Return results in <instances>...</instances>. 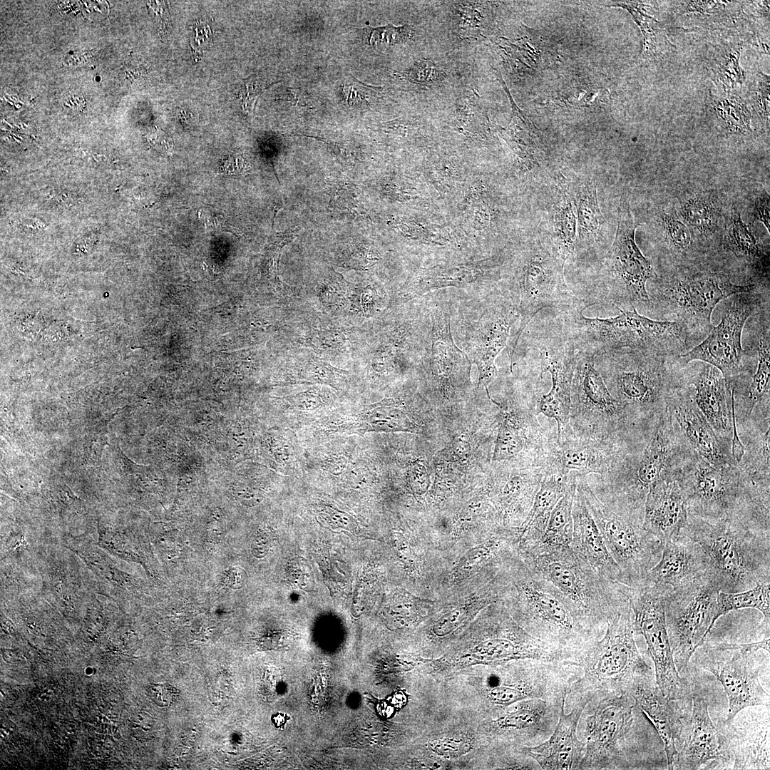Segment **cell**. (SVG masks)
<instances>
[{
    "label": "cell",
    "instance_id": "836d02e7",
    "mask_svg": "<svg viewBox=\"0 0 770 770\" xmlns=\"http://www.w3.org/2000/svg\"><path fill=\"white\" fill-rule=\"evenodd\" d=\"M576 486L577 475L574 473L565 493L551 512L540 543L530 550L526 552L520 550L521 552L530 555H536L570 545L573 531L572 509Z\"/></svg>",
    "mask_w": 770,
    "mask_h": 770
},
{
    "label": "cell",
    "instance_id": "74e56055",
    "mask_svg": "<svg viewBox=\"0 0 770 770\" xmlns=\"http://www.w3.org/2000/svg\"><path fill=\"white\" fill-rule=\"evenodd\" d=\"M770 582H758L754 587L738 592L719 591L714 622L721 616L742 608H754L764 615L765 637H769L770 622Z\"/></svg>",
    "mask_w": 770,
    "mask_h": 770
},
{
    "label": "cell",
    "instance_id": "d590c367",
    "mask_svg": "<svg viewBox=\"0 0 770 770\" xmlns=\"http://www.w3.org/2000/svg\"><path fill=\"white\" fill-rule=\"evenodd\" d=\"M491 264V263H490ZM489 268L456 266L448 269L428 270L416 277L401 294L404 302L418 298L431 290L454 287L458 288L473 283Z\"/></svg>",
    "mask_w": 770,
    "mask_h": 770
},
{
    "label": "cell",
    "instance_id": "7bdbcfd3",
    "mask_svg": "<svg viewBox=\"0 0 770 770\" xmlns=\"http://www.w3.org/2000/svg\"><path fill=\"white\" fill-rule=\"evenodd\" d=\"M396 406L395 399L389 398L368 406L369 421L376 430L417 433L416 428Z\"/></svg>",
    "mask_w": 770,
    "mask_h": 770
},
{
    "label": "cell",
    "instance_id": "f546056e",
    "mask_svg": "<svg viewBox=\"0 0 770 770\" xmlns=\"http://www.w3.org/2000/svg\"><path fill=\"white\" fill-rule=\"evenodd\" d=\"M573 476L574 473L563 477L545 470L530 513L522 526L518 545L520 550L528 551L540 543L551 512L565 493Z\"/></svg>",
    "mask_w": 770,
    "mask_h": 770
},
{
    "label": "cell",
    "instance_id": "ac0fdd59",
    "mask_svg": "<svg viewBox=\"0 0 770 770\" xmlns=\"http://www.w3.org/2000/svg\"><path fill=\"white\" fill-rule=\"evenodd\" d=\"M540 354V374L543 380L545 372L551 376L552 386L546 394L539 395L536 403L537 415L555 420L557 436L570 427L569 414L572 380L577 359V350L564 333L561 324L559 329H551L543 334L538 344Z\"/></svg>",
    "mask_w": 770,
    "mask_h": 770
},
{
    "label": "cell",
    "instance_id": "44dd1931",
    "mask_svg": "<svg viewBox=\"0 0 770 770\" xmlns=\"http://www.w3.org/2000/svg\"><path fill=\"white\" fill-rule=\"evenodd\" d=\"M688 510L681 483V471H674L652 483L646 495L642 526L663 543L687 533Z\"/></svg>",
    "mask_w": 770,
    "mask_h": 770
},
{
    "label": "cell",
    "instance_id": "f6af8a7d",
    "mask_svg": "<svg viewBox=\"0 0 770 770\" xmlns=\"http://www.w3.org/2000/svg\"><path fill=\"white\" fill-rule=\"evenodd\" d=\"M401 76L411 83L432 87L443 83L446 74L435 62L428 58L416 61L401 73Z\"/></svg>",
    "mask_w": 770,
    "mask_h": 770
},
{
    "label": "cell",
    "instance_id": "4316f807",
    "mask_svg": "<svg viewBox=\"0 0 770 770\" xmlns=\"http://www.w3.org/2000/svg\"><path fill=\"white\" fill-rule=\"evenodd\" d=\"M727 724L725 736L734 756L733 769H769V708Z\"/></svg>",
    "mask_w": 770,
    "mask_h": 770
},
{
    "label": "cell",
    "instance_id": "f35d334b",
    "mask_svg": "<svg viewBox=\"0 0 770 770\" xmlns=\"http://www.w3.org/2000/svg\"><path fill=\"white\" fill-rule=\"evenodd\" d=\"M491 6L484 1H455L451 16L453 29L466 38L483 36L492 19Z\"/></svg>",
    "mask_w": 770,
    "mask_h": 770
},
{
    "label": "cell",
    "instance_id": "277c9868",
    "mask_svg": "<svg viewBox=\"0 0 770 770\" xmlns=\"http://www.w3.org/2000/svg\"><path fill=\"white\" fill-rule=\"evenodd\" d=\"M518 566L513 575L515 596L511 603L515 619L528 634L574 664L598 639L557 587L530 570L523 559Z\"/></svg>",
    "mask_w": 770,
    "mask_h": 770
},
{
    "label": "cell",
    "instance_id": "9a60e30c",
    "mask_svg": "<svg viewBox=\"0 0 770 770\" xmlns=\"http://www.w3.org/2000/svg\"><path fill=\"white\" fill-rule=\"evenodd\" d=\"M670 587L622 584L621 589L630 605L634 632L643 636L654 662L656 684L668 699L675 702L687 697L689 689L677 670L666 626L664 595Z\"/></svg>",
    "mask_w": 770,
    "mask_h": 770
},
{
    "label": "cell",
    "instance_id": "603a6c76",
    "mask_svg": "<svg viewBox=\"0 0 770 770\" xmlns=\"http://www.w3.org/2000/svg\"><path fill=\"white\" fill-rule=\"evenodd\" d=\"M570 702L571 711L568 714L565 712V702L555 729L548 739L540 744L522 748L527 756L538 763L540 769H579L585 751V742L578 738L577 729L590 699L580 697Z\"/></svg>",
    "mask_w": 770,
    "mask_h": 770
},
{
    "label": "cell",
    "instance_id": "8d00e7d4",
    "mask_svg": "<svg viewBox=\"0 0 770 770\" xmlns=\"http://www.w3.org/2000/svg\"><path fill=\"white\" fill-rule=\"evenodd\" d=\"M727 248L759 274L769 268V255L763 250L737 210L732 211L725 237Z\"/></svg>",
    "mask_w": 770,
    "mask_h": 770
},
{
    "label": "cell",
    "instance_id": "9c48e42d",
    "mask_svg": "<svg viewBox=\"0 0 770 770\" xmlns=\"http://www.w3.org/2000/svg\"><path fill=\"white\" fill-rule=\"evenodd\" d=\"M669 357L622 349L594 357L612 396L625 409L632 424L661 412L674 388L667 366Z\"/></svg>",
    "mask_w": 770,
    "mask_h": 770
},
{
    "label": "cell",
    "instance_id": "f1b7e54d",
    "mask_svg": "<svg viewBox=\"0 0 770 770\" xmlns=\"http://www.w3.org/2000/svg\"><path fill=\"white\" fill-rule=\"evenodd\" d=\"M631 695L662 739L668 769H673L677 756L676 741L681 727V718L671 704L673 701L662 694L656 682L638 687Z\"/></svg>",
    "mask_w": 770,
    "mask_h": 770
},
{
    "label": "cell",
    "instance_id": "11a10c76",
    "mask_svg": "<svg viewBox=\"0 0 770 770\" xmlns=\"http://www.w3.org/2000/svg\"><path fill=\"white\" fill-rule=\"evenodd\" d=\"M286 101L296 106L307 107L309 105L307 93L300 88H289L287 92Z\"/></svg>",
    "mask_w": 770,
    "mask_h": 770
},
{
    "label": "cell",
    "instance_id": "1f68e13d",
    "mask_svg": "<svg viewBox=\"0 0 770 770\" xmlns=\"http://www.w3.org/2000/svg\"><path fill=\"white\" fill-rule=\"evenodd\" d=\"M500 81L510 98L513 110L511 121L505 128L501 130V133L523 164L529 170L535 171L538 175L546 160L547 150L543 135L540 130L525 118L513 101L503 80Z\"/></svg>",
    "mask_w": 770,
    "mask_h": 770
},
{
    "label": "cell",
    "instance_id": "7a4b0ae2",
    "mask_svg": "<svg viewBox=\"0 0 770 770\" xmlns=\"http://www.w3.org/2000/svg\"><path fill=\"white\" fill-rule=\"evenodd\" d=\"M630 602L608 622L604 635L574 664L582 675L570 687V700L585 697L590 702L605 697L630 694L656 682L635 640ZM589 703V704H590Z\"/></svg>",
    "mask_w": 770,
    "mask_h": 770
},
{
    "label": "cell",
    "instance_id": "c3c4849f",
    "mask_svg": "<svg viewBox=\"0 0 770 770\" xmlns=\"http://www.w3.org/2000/svg\"><path fill=\"white\" fill-rule=\"evenodd\" d=\"M662 225L671 245L678 251L686 252L692 245V237L686 225L675 215L663 212Z\"/></svg>",
    "mask_w": 770,
    "mask_h": 770
},
{
    "label": "cell",
    "instance_id": "5bb4252c",
    "mask_svg": "<svg viewBox=\"0 0 770 770\" xmlns=\"http://www.w3.org/2000/svg\"><path fill=\"white\" fill-rule=\"evenodd\" d=\"M754 284H734L725 275L708 271L679 274L664 280L652 294L657 305L674 314L690 334H709L717 305L736 294L755 289Z\"/></svg>",
    "mask_w": 770,
    "mask_h": 770
},
{
    "label": "cell",
    "instance_id": "ffe728a7",
    "mask_svg": "<svg viewBox=\"0 0 770 770\" xmlns=\"http://www.w3.org/2000/svg\"><path fill=\"white\" fill-rule=\"evenodd\" d=\"M706 698L694 695L689 717L681 718L679 750L673 769H699L711 761L728 760L725 736L715 727Z\"/></svg>",
    "mask_w": 770,
    "mask_h": 770
},
{
    "label": "cell",
    "instance_id": "6125c7cd",
    "mask_svg": "<svg viewBox=\"0 0 770 770\" xmlns=\"http://www.w3.org/2000/svg\"><path fill=\"white\" fill-rule=\"evenodd\" d=\"M272 721L274 724L277 727H281L284 722V718L282 714H276L272 717Z\"/></svg>",
    "mask_w": 770,
    "mask_h": 770
},
{
    "label": "cell",
    "instance_id": "cb8c5ba5",
    "mask_svg": "<svg viewBox=\"0 0 770 770\" xmlns=\"http://www.w3.org/2000/svg\"><path fill=\"white\" fill-rule=\"evenodd\" d=\"M622 451L614 444L577 437L570 427L557 437L545 470L563 477L570 473L585 476L598 473L602 476Z\"/></svg>",
    "mask_w": 770,
    "mask_h": 770
},
{
    "label": "cell",
    "instance_id": "60d3db41",
    "mask_svg": "<svg viewBox=\"0 0 770 770\" xmlns=\"http://www.w3.org/2000/svg\"><path fill=\"white\" fill-rule=\"evenodd\" d=\"M770 340L769 324L759 334L757 344V364L749 386L746 401V416L751 414L755 406L769 391L770 379Z\"/></svg>",
    "mask_w": 770,
    "mask_h": 770
},
{
    "label": "cell",
    "instance_id": "f907efd6",
    "mask_svg": "<svg viewBox=\"0 0 770 770\" xmlns=\"http://www.w3.org/2000/svg\"><path fill=\"white\" fill-rule=\"evenodd\" d=\"M568 94H564L563 100L573 106L588 107L594 106L600 101V98L606 97L607 91L605 89L596 88L595 86L583 85L575 86L570 89Z\"/></svg>",
    "mask_w": 770,
    "mask_h": 770
},
{
    "label": "cell",
    "instance_id": "91938a15",
    "mask_svg": "<svg viewBox=\"0 0 770 770\" xmlns=\"http://www.w3.org/2000/svg\"><path fill=\"white\" fill-rule=\"evenodd\" d=\"M15 733V725L10 721L3 722L1 727V734L4 738L9 737Z\"/></svg>",
    "mask_w": 770,
    "mask_h": 770
},
{
    "label": "cell",
    "instance_id": "d6a6232c",
    "mask_svg": "<svg viewBox=\"0 0 770 770\" xmlns=\"http://www.w3.org/2000/svg\"><path fill=\"white\" fill-rule=\"evenodd\" d=\"M568 190L576 213L578 249L590 247L598 240L604 222L595 180L587 177L579 178Z\"/></svg>",
    "mask_w": 770,
    "mask_h": 770
},
{
    "label": "cell",
    "instance_id": "83f0119b",
    "mask_svg": "<svg viewBox=\"0 0 770 770\" xmlns=\"http://www.w3.org/2000/svg\"><path fill=\"white\" fill-rule=\"evenodd\" d=\"M706 569V558L699 545L687 533L664 543L658 563L649 570L650 584L678 586Z\"/></svg>",
    "mask_w": 770,
    "mask_h": 770
},
{
    "label": "cell",
    "instance_id": "3957f363",
    "mask_svg": "<svg viewBox=\"0 0 770 770\" xmlns=\"http://www.w3.org/2000/svg\"><path fill=\"white\" fill-rule=\"evenodd\" d=\"M687 533L701 547L704 572L719 591L738 592L770 582V534L689 513Z\"/></svg>",
    "mask_w": 770,
    "mask_h": 770
},
{
    "label": "cell",
    "instance_id": "2e32d148",
    "mask_svg": "<svg viewBox=\"0 0 770 770\" xmlns=\"http://www.w3.org/2000/svg\"><path fill=\"white\" fill-rule=\"evenodd\" d=\"M759 650L769 652V637L746 644L702 643L695 651L699 664L714 674L725 690L729 702L726 724L745 708L769 706V695L761 685L755 664Z\"/></svg>",
    "mask_w": 770,
    "mask_h": 770
},
{
    "label": "cell",
    "instance_id": "8fae6325",
    "mask_svg": "<svg viewBox=\"0 0 770 770\" xmlns=\"http://www.w3.org/2000/svg\"><path fill=\"white\" fill-rule=\"evenodd\" d=\"M569 425L577 437L620 447L633 425L624 406L607 388L594 357L578 351L571 385Z\"/></svg>",
    "mask_w": 770,
    "mask_h": 770
},
{
    "label": "cell",
    "instance_id": "6da1fadb",
    "mask_svg": "<svg viewBox=\"0 0 770 770\" xmlns=\"http://www.w3.org/2000/svg\"><path fill=\"white\" fill-rule=\"evenodd\" d=\"M576 306L561 311V327L577 351L593 357L629 349L676 357L689 345V332L679 321H657L640 314L635 308L619 309L609 318H590Z\"/></svg>",
    "mask_w": 770,
    "mask_h": 770
},
{
    "label": "cell",
    "instance_id": "ab89813d",
    "mask_svg": "<svg viewBox=\"0 0 770 770\" xmlns=\"http://www.w3.org/2000/svg\"><path fill=\"white\" fill-rule=\"evenodd\" d=\"M67 547L77 554L106 587L123 588L130 582V575L115 566L112 560L91 543L78 542Z\"/></svg>",
    "mask_w": 770,
    "mask_h": 770
},
{
    "label": "cell",
    "instance_id": "7dc6e473",
    "mask_svg": "<svg viewBox=\"0 0 770 770\" xmlns=\"http://www.w3.org/2000/svg\"><path fill=\"white\" fill-rule=\"evenodd\" d=\"M328 192L330 196V205L339 210L346 211L354 216L358 215L359 205L355 199L354 185L342 178L330 179L328 183Z\"/></svg>",
    "mask_w": 770,
    "mask_h": 770
},
{
    "label": "cell",
    "instance_id": "484cf974",
    "mask_svg": "<svg viewBox=\"0 0 770 770\" xmlns=\"http://www.w3.org/2000/svg\"><path fill=\"white\" fill-rule=\"evenodd\" d=\"M572 517L573 531L570 545L571 548L583 557L600 575L610 581L622 584L621 570L609 553L583 494L577 486Z\"/></svg>",
    "mask_w": 770,
    "mask_h": 770
},
{
    "label": "cell",
    "instance_id": "d6986e66",
    "mask_svg": "<svg viewBox=\"0 0 770 770\" xmlns=\"http://www.w3.org/2000/svg\"><path fill=\"white\" fill-rule=\"evenodd\" d=\"M518 318V307L498 297L488 304L468 337L466 351L478 367L477 387H483L489 399L488 386L498 374L496 359L507 345L511 327Z\"/></svg>",
    "mask_w": 770,
    "mask_h": 770
},
{
    "label": "cell",
    "instance_id": "9f6ffc18",
    "mask_svg": "<svg viewBox=\"0 0 770 770\" xmlns=\"http://www.w3.org/2000/svg\"><path fill=\"white\" fill-rule=\"evenodd\" d=\"M163 2L156 1L155 4H150V9H153L157 18L160 19V26L163 33L165 34L169 31L170 26V16L168 9L165 7V4Z\"/></svg>",
    "mask_w": 770,
    "mask_h": 770
},
{
    "label": "cell",
    "instance_id": "b9f144b4",
    "mask_svg": "<svg viewBox=\"0 0 770 770\" xmlns=\"http://www.w3.org/2000/svg\"><path fill=\"white\" fill-rule=\"evenodd\" d=\"M515 43L508 41L503 47L510 63L515 68L526 70H537L543 68L545 57L548 51L545 43L538 39L523 36L515 40Z\"/></svg>",
    "mask_w": 770,
    "mask_h": 770
},
{
    "label": "cell",
    "instance_id": "4fadbf2b",
    "mask_svg": "<svg viewBox=\"0 0 770 770\" xmlns=\"http://www.w3.org/2000/svg\"><path fill=\"white\" fill-rule=\"evenodd\" d=\"M718 592L704 570L664 595L666 626L678 672L687 667L715 623Z\"/></svg>",
    "mask_w": 770,
    "mask_h": 770
},
{
    "label": "cell",
    "instance_id": "e575fe53",
    "mask_svg": "<svg viewBox=\"0 0 770 770\" xmlns=\"http://www.w3.org/2000/svg\"><path fill=\"white\" fill-rule=\"evenodd\" d=\"M42 595L68 612H73L83 596L80 578L58 560H48L42 573Z\"/></svg>",
    "mask_w": 770,
    "mask_h": 770
},
{
    "label": "cell",
    "instance_id": "ba28073f",
    "mask_svg": "<svg viewBox=\"0 0 770 770\" xmlns=\"http://www.w3.org/2000/svg\"><path fill=\"white\" fill-rule=\"evenodd\" d=\"M637 227L630 200L623 194L618 206L615 239L603 260L599 278L595 287L580 299L586 308L611 304L618 309L623 307L622 310H625L650 306L646 285L655 273L635 242Z\"/></svg>",
    "mask_w": 770,
    "mask_h": 770
},
{
    "label": "cell",
    "instance_id": "5b68a950",
    "mask_svg": "<svg viewBox=\"0 0 770 770\" xmlns=\"http://www.w3.org/2000/svg\"><path fill=\"white\" fill-rule=\"evenodd\" d=\"M520 556L530 570L574 605L597 639L604 635L609 620L629 602L621 584L600 575L570 545L536 555L520 551Z\"/></svg>",
    "mask_w": 770,
    "mask_h": 770
},
{
    "label": "cell",
    "instance_id": "7c38bea8",
    "mask_svg": "<svg viewBox=\"0 0 770 770\" xmlns=\"http://www.w3.org/2000/svg\"><path fill=\"white\" fill-rule=\"evenodd\" d=\"M565 265L538 237L530 240L520 254L519 324L508 345L510 371H513L514 353L519 339L531 319L540 310L554 307L562 311L578 305L587 309L567 285L564 277Z\"/></svg>",
    "mask_w": 770,
    "mask_h": 770
},
{
    "label": "cell",
    "instance_id": "681fc988",
    "mask_svg": "<svg viewBox=\"0 0 770 770\" xmlns=\"http://www.w3.org/2000/svg\"><path fill=\"white\" fill-rule=\"evenodd\" d=\"M274 83H276L265 86L261 79L255 75L242 79L237 94L242 110L251 116L259 96Z\"/></svg>",
    "mask_w": 770,
    "mask_h": 770
},
{
    "label": "cell",
    "instance_id": "7402d4cb",
    "mask_svg": "<svg viewBox=\"0 0 770 770\" xmlns=\"http://www.w3.org/2000/svg\"><path fill=\"white\" fill-rule=\"evenodd\" d=\"M666 406L698 456L717 468L736 465L729 444L716 434L690 391L674 387L667 397Z\"/></svg>",
    "mask_w": 770,
    "mask_h": 770
},
{
    "label": "cell",
    "instance_id": "94428289",
    "mask_svg": "<svg viewBox=\"0 0 770 770\" xmlns=\"http://www.w3.org/2000/svg\"><path fill=\"white\" fill-rule=\"evenodd\" d=\"M1 630L6 634H11L15 632V627L14 623L4 617L1 618Z\"/></svg>",
    "mask_w": 770,
    "mask_h": 770
},
{
    "label": "cell",
    "instance_id": "30bf717a",
    "mask_svg": "<svg viewBox=\"0 0 770 770\" xmlns=\"http://www.w3.org/2000/svg\"><path fill=\"white\" fill-rule=\"evenodd\" d=\"M652 433L640 456L622 452L609 471L594 485L595 493L644 513L650 486L673 471L677 442L672 416L665 406L658 414Z\"/></svg>",
    "mask_w": 770,
    "mask_h": 770
},
{
    "label": "cell",
    "instance_id": "816d5d0a",
    "mask_svg": "<svg viewBox=\"0 0 770 770\" xmlns=\"http://www.w3.org/2000/svg\"><path fill=\"white\" fill-rule=\"evenodd\" d=\"M148 692L150 699L161 707L174 704L178 695V691L168 683L151 684L148 687Z\"/></svg>",
    "mask_w": 770,
    "mask_h": 770
},
{
    "label": "cell",
    "instance_id": "f5cc1de1",
    "mask_svg": "<svg viewBox=\"0 0 770 770\" xmlns=\"http://www.w3.org/2000/svg\"><path fill=\"white\" fill-rule=\"evenodd\" d=\"M432 747L438 754L448 756L461 755L468 749L463 742L448 739L435 741Z\"/></svg>",
    "mask_w": 770,
    "mask_h": 770
},
{
    "label": "cell",
    "instance_id": "e0dca14e",
    "mask_svg": "<svg viewBox=\"0 0 770 770\" xmlns=\"http://www.w3.org/2000/svg\"><path fill=\"white\" fill-rule=\"evenodd\" d=\"M760 299L754 291L734 294L720 322L713 327L707 337L692 349L676 358L682 364L700 361L712 365L733 387V382L743 371L744 350L741 337L744 324L759 306Z\"/></svg>",
    "mask_w": 770,
    "mask_h": 770
},
{
    "label": "cell",
    "instance_id": "8992f818",
    "mask_svg": "<svg viewBox=\"0 0 770 770\" xmlns=\"http://www.w3.org/2000/svg\"><path fill=\"white\" fill-rule=\"evenodd\" d=\"M645 714L630 694L596 702L586 719L585 751L579 769H634L645 766Z\"/></svg>",
    "mask_w": 770,
    "mask_h": 770
},
{
    "label": "cell",
    "instance_id": "db71d44e",
    "mask_svg": "<svg viewBox=\"0 0 770 770\" xmlns=\"http://www.w3.org/2000/svg\"><path fill=\"white\" fill-rule=\"evenodd\" d=\"M753 215L754 220L761 222L769 232L770 207L769 195L764 193L756 199Z\"/></svg>",
    "mask_w": 770,
    "mask_h": 770
},
{
    "label": "cell",
    "instance_id": "680465c9",
    "mask_svg": "<svg viewBox=\"0 0 770 770\" xmlns=\"http://www.w3.org/2000/svg\"><path fill=\"white\" fill-rule=\"evenodd\" d=\"M4 659L9 663H16L19 659L17 652L11 649H3L1 650Z\"/></svg>",
    "mask_w": 770,
    "mask_h": 770
},
{
    "label": "cell",
    "instance_id": "4dcf8cb0",
    "mask_svg": "<svg viewBox=\"0 0 770 770\" xmlns=\"http://www.w3.org/2000/svg\"><path fill=\"white\" fill-rule=\"evenodd\" d=\"M556 200L551 211L549 250L563 263L574 259L578 251L577 220L567 182L560 173L556 178Z\"/></svg>",
    "mask_w": 770,
    "mask_h": 770
},
{
    "label": "cell",
    "instance_id": "d4e9b609",
    "mask_svg": "<svg viewBox=\"0 0 770 770\" xmlns=\"http://www.w3.org/2000/svg\"><path fill=\"white\" fill-rule=\"evenodd\" d=\"M698 361L692 367L689 382L694 387V400L718 437L729 444L735 416L734 389L716 367Z\"/></svg>",
    "mask_w": 770,
    "mask_h": 770
},
{
    "label": "cell",
    "instance_id": "52a82bcc",
    "mask_svg": "<svg viewBox=\"0 0 770 770\" xmlns=\"http://www.w3.org/2000/svg\"><path fill=\"white\" fill-rule=\"evenodd\" d=\"M577 486L609 553L621 570L622 585L637 587L650 584L647 573L659 560L664 543L644 529V514L614 500L599 498L587 476H577Z\"/></svg>",
    "mask_w": 770,
    "mask_h": 770
},
{
    "label": "cell",
    "instance_id": "ee69618b",
    "mask_svg": "<svg viewBox=\"0 0 770 770\" xmlns=\"http://www.w3.org/2000/svg\"><path fill=\"white\" fill-rule=\"evenodd\" d=\"M681 215L689 225L704 234L717 226V212L711 201L702 196L687 199L682 205Z\"/></svg>",
    "mask_w": 770,
    "mask_h": 770
},
{
    "label": "cell",
    "instance_id": "6f0895ef",
    "mask_svg": "<svg viewBox=\"0 0 770 770\" xmlns=\"http://www.w3.org/2000/svg\"><path fill=\"white\" fill-rule=\"evenodd\" d=\"M63 106L72 110L81 109L83 104V98L76 93H67L63 99Z\"/></svg>",
    "mask_w": 770,
    "mask_h": 770
},
{
    "label": "cell",
    "instance_id": "bcb514c9",
    "mask_svg": "<svg viewBox=\"0 0 770 770\" xmlns=\"http://www.w3.org/2000/svg\"><path fill=\"white\" fill-rule=\"evenodd\" d=\"M363 39L369 46H393L411 41L415 31L409 25L395 27L391 25L363 29Z\"/></svg>",
    "mask_w": 770,
    "mask_h": 770
}]
</instances>
